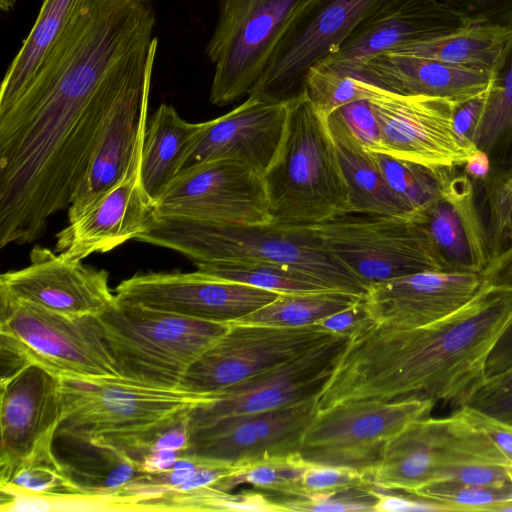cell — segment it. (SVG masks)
Returning <instances> with one entry per match:
<instances>
[{
  "label": "cell",
  "instance_id": "cell-1",
  "mask_svg": "<svg viewBox=\"0 0 512 512\" xmlns=\"http://www.w3.org/2000/svg\"><path fill=\"white\" fill-rule=\"evenodd\" d=\"M149 0H83L17 100L0 112V246L40 238L68 208L121 99L152 74Z\"/></svg>",
  "mask_w": 512,
  "mask_h": 512
},
{
  "label": "cell",
  "instance_id": "cell-2",
  "mask_svg": "<svg viewBox=\"0 0 512 512\" xmlns=\"http://www.w3.org/2000/svg\"><path fill=\"white\" fill-rule=\"evenodd\" d=\"M511 321L512 292L486 284L439 321L414 328L375 322L348 340L317 407L415 394L460 407L486 378L489 353Z\"/></svg>",
  "mask_w": 512,
  "mask_h": 512
},
{
  "label": "cell",
  "instance_id": "cell-3",
  "mask_svg": "<svg viewBox=\"0 0 512 512\" xmlns=\"http://www.w3.org/2000/svg\"><path fill=\"white\" fill-rule=\"evenodd\" d=\"M62 420L57 431L72 442L126 452L141 460L165 431L189 421L216 394L164 389L121 378L60 376Z\"/></svg>",
  "mask_w": 512,
  "mask_h": 512
},
{
  "label": "cell",
  "instance_id": "cell-4",
  "mask_svg": "<svg viewBox=\"0 0 512 512\" xmlns=\"http://www.w3.org/2000/svg\"><path fill=\"white\" fill-rule=\"evenodd\" d=\"M135 240L204 262H273L296 267L328 289L366 296L369 286L330 252L311 226L223 224L155 214Z\"/></svg>",
  "mask_w": 512,
  "mask_h": 512
},
{
  "label": "cell",
  "instance_id": "cell-5",
  "mask_svg": "<svg viewBox=\"0 0 512 512\" xmlns=\"http://www.w3.org/2000/svg\"><path fill=\"white\" fill-rule=\"evenodd\" d=\"M263 179L274 224L311 226L351 213L326 118L305 92L287 102L282 139Z\"/></svg>",
  "mask_w": 512,
  "mask_h": 512
},
{
  "label": "cell",
  "instance_id": "cell-6",
  "mask_svg": "<svg viewBox=\"0 0 512 512\" xmlns=\"http://www.w3.org/2000/svg\"><path fill=\"white\" fill-rule=\"evenodd\" d=\"M121 379L177 389L188 368L230 327L118 300L95 316Z\"/></svg>",
  "mask_w": 512,
  "mask_h": 512
},
{
  "label": "cell",
  "instance_id": "cell-7",
  "mask_svg": "<svg viewBox=\"0 0 512 512\" xmlns=\"http://www.w3.org/2000/svg\"><path fill=\"white\" fill-rule=\"evenodd\" d=\"M466 464L509 466L471 410L461 406L448 417L410 423L386 444L365 475L377 490L413 495L438 481L445 469Z\"/></svg>",
  "mask_w": 512,
  "mask_h": 512
},
{
  "label": "cell",
  "instance_id": "cell-8",
  "mask_svg": "<svg viewBox=\"0 0 512 512\" xmlns=\"http://www.w3.org/2000/svg\"><path fill=\"white\" fill-rule=\"evenodd\" d=\"M310 0H219L206 45L214 66L210 102L225 106L249 94L295 15Z\"/></svg>",
  "mask_w": 512,
  "mask_h": 512
},
{
  "label": "cell",
  "instance_id": "cell-9",
  "mask_svg": "<svg viewBox=\"0 0 512 512\" xmlns=\"http://www.w3.org/2000/svg\"><path fill=\"white\" fill-rule=\"evenodd\" d=\"M437 402L415 394L393 400H349L317 410L299 449L310 463L349 467L366 474L386 444Z\"/></svg>",
  "mask_w": 512,
  "mask_h": 512
},
{
  "label": "cell",
  "instance_id": "cell-10",
  "mask_svg": "<svg viewBox=\"0 0 512 512\" xmlns=\"http://www.w3.org/2000/svg\"><path fill=\"white\" fill-rule=\"evenodd\" d=\"M311 227L369 287L417 272L447 271L429 232L414 218L348 213Z\"/></svg>",
  "mask_w": 512,
  "mask_h": 512
},
{
  "label": "cell",
  "instance_id": "cell-11",
  "mask_svg": "<svg viewBox=\"0 0 512 512\" xmlns=\"http://www.w3.org/2000/svg\"><path fill=\"white\" fill-rule=\"evenodd\" d=\"M0 333L60 376L120 378L95 316H68L0 291Z\"/></svg>",
  "mask_w": 512,
  "mask_h": 512
},
{
  "label": "cell",
  "instance_id": "cell-12",
  "mask_svg": "<svg viewBox=\"0 0 512 512\" xmlns=\"http://www.w3.org/2000/svg\"><path fill=\"white\" fill-rule=\"evenodd\" d=\"M388 1L310 0L289 23L248 96L270 102L297 97L309 69L336 53L363 20Z\"/></svg>",
  "mask_w": 512,
  "mask_h": 512
},
{
  "label": "cell",
  "instance_id": "cell-13",
  "mask_svg": "<svg viewBox=\"0 0 512 512\" xmlns=\"http://www.w3.org/2000/svg\"><path fill=\"white\" fill-rule=\"evenodd\" d=\"M337 336L317 325L231 323L187 370L178 389L211 394L283 364Z\"/></svg>",
  "mask_w": 512,
  "mask_h": 512
},
{
  "label": "cell",
  "instance_id": "cell-14",
  "mask_svg": "<svg viewBox=\"0 0 512 512\" xmlns=\"http://www.w3.org/2000/svg\"><path fill=\"white\" fill-rule=\"evenodd\" d=\"M369 103L380 133V149L429 168H456L477 150L459 139L455 105L447 99L404 95L368 83Z\"/></svg>",
  "mask_w": 512,
  "mask_h": 512
},
{
  "label": "cell",
  "instance_id": "cell-15",
  "mask_svg": "<svg viewBox=\"0 0 512 512\" xmlns=\"http://www.w3.org/2000/svg\"><path fill=\"white\" fill-rule=\"evenodd\" d=\"M156 214L223 224L272 223L263 175L235 160L181 171L156 202Z\"/></svg>",
  "mask_w": 512,
  "mask_h": 512
},
{
  "label": "cell",
  "instance_id": "cell-16",
  "mask_svg": "<svg viewBox=\"0 0 512 512\" xmlns=\"http://www.w3.org/2000/svg\"><path fill=\"white\" fill-rule=\"evenodd\" d=\"M115 296L126 303L202 321L235 323L275 300L279 293L195 272H150L120 282Z\"/></svg>",
  "mask_w": 512,
  "mask_h": 512
},
{
  "label": "cell",
  "instance_id": "cell-17",
  "mask_svg": "<svg viewBox=\"0 0 512 512\" xmlns=\"http://www.w3.org/2000/svg\"><path fill=\"white\" fill-rule=\"evenodd\" d=\"M349 338L337 335L297 357L216 392L195 408L189 429L224 417L265 412L319 397Z\"/></svg>",
  "mask_w": 512,
  "mask_h": 512
},
{
  "label": "cell",
  "instance_id": "cell-18",
  "mask_svg": "<svg viewBox=\"0 0 512 512\" xmlns=\"http://www.w3.org/2000/svg\"><path fill=\"white\" fill-rule=\"evenodd\" d=\"M62 420L60 375L32 363L1 383L0 483L53 451Z\"/></svg>",
  "mask_w": 512,
  "mask_h": 512
},
{
  "label": "cell",
  "instance_id": "cell-19",
  "mask_svg": "<svg viewBox=\"0 0 512 512\" xmlns=\"http://www.w3.org/2000/svg\"><path fill=\"white\" fill-rule=\"evenodd\" d=\"M317 404L318 397L191 428L188 446L179 456L243 467L263 458L299 452L304 432L318 410Z\"/></svg>",
  "mask_w": 512,
  "mask_h": 512
},
{
  "label": "cell",
  "instance_id": "cell-20",
  "mask_svg": "<svg viewBox=\"0 0 512 512\" xmlns=\"http://www.w3.org/2000/svg\"><path fill=\"white\" fill-rule=\"evenodd\" d=\"M0 291L68 316H96L116 299L106 270L40 246L31 250L28 266L0 276Z\"/></svg>",
  "mask_w": 512,
  "mask_h": 512
},
{
  "label": "cell",
  "instance_id": "cell-21",
  "mask_svg": "<svg viewBox=\"0 0 512 512\" xmlns=\"http://www.w3.org/2000/svg\"><path fill=\"white\" fill-rule=\"evenodd\" d=\"M485 285L475 272L422 271L371 284L365 299L376 323L414 328L460 310Z\"/></svg>",
  "mask_w": 512,
  "mask_h": 512
},
{
  "label": "cell",
  "instance_id": "cell-22",
  "mask_svg": "<svg viewBox=\"0 0 512 512\" xmlns=\"http://www.w3.org/2000/svg\"><path fill=\"white\" fill-rule=\"evenodd\" d=\"M465 26L437 0H389L321 63L357 76L359 68L376 55L444 36Z\"/></svg>",
  "mask_w": 512,
  "mask_h": 512
},
{
  "label": "cell",
  "instance_id": "cell-23",
  "mask_svg": "<svg viewBox=\"0 0 512 512\" xmlns=\"http://www.w3.org/2000/svg\"><path fill=\"white\" fill-rule=\"evenodd\" d=\"M141 160V159H140ZM156 213V203L140 180V161L112 189L56 235V252L82 261L108 252L143 233Z\"/></svg>",
  "mask_w": 512,
  "mask_h": 512
},
{
  "label": "cell",
  "instance_id": "cell-24",
  "mask_svg": "<svg viewBox=\"0 0 512 512\" xmlns=\"http://www.w3.org/2000/svg\"><path fill=\"white\" fill-rule=\"evenodd\" d=\"M286 117L287 102L248 96L228 113L202 122L181 171L204 162L235 160L263 175L279 148Z\"/></svg>",
  "mask_w": 512,
  "mask_h": 512
},
{
  "label": "cell",
  "instance_id": "cell-25",
  "mask_svg": "<svg viewBox=\"0 0 512 512\" xmlns=\"http://www.w3.org/2000/svg\"><path fill=\"white\" fill-rule=\"evenodd\" d=\"M418 221L427 229L447 271L482 274L492 260L488 227L475 198L473 180L443 168L440 197Z\"/></svg>",
  "mask_w": 512,
  "mask_h": 512
},
{
  "label": "cell",
  "instance_id": "cell-26",
  "mask_svg": "<svg viewBox=\"0 0 512 512\" xmlns=\"http://www.w3.org/2000/svg\"><path fill=\"white\" fill-rule=\"evenodd\" d=\"M151 79L152 74L130 89L115 108L68 207L69 221L85 212L140 161Z\"/></svg>",
  "mask_w": 512,
  "mask_h": 512
},
{
  "label": "cell",
  "instance_id": "cell-27",
  "mask_svg": "<svg viewBox=\"0 0 512 512\" xmlns=\"http://www.w3.org/2000/svg\"><path fill=\"white\" fill-rule=\"evenodd\" d=\"M357 76L393 93L439 97L457 105L485 93L493 72L385 52L367 60Z\"/></svg>",
  "mask_w": 512,
  "mask_h": 512
},
{
  "label": "cell",
  "instance_id": "cell-28",
  "mask_svg": "<svg viewBox=\"0 0 512 512\" xmlns=\"http://www.w3.org/2000/svg\"><path fill=\"white\" fill-rule=\"evenodd\" d=\"M201 129L202 122H187L171 105L154 112L144 136L140 180L155 203L181 172Z\"/></svg>",
  "mask_w": 512,
  "mask_h": 512
},
{
  "label": "cell",
  "instance_id": "cell-29",
  "mask_svg": "<svg viewBox=\"0 0 512 512\" xmlns=\"http://www.w3.org/2000/svg\"><path fill=\"white\" fill-rule=\"evenodd\" d=\"M325 118L348 185L351 213L416 219L390 189L371 151L334 115L329 114Z\"/></svg>",
  "mask_w": 512,
  "mask_h": 512
},
{
  "label": "cell",
  "instance_id": "cell-30",
  "mask_svg": "<svg viewBox=\"0 0 512 512\" xmlns=\"http://www.w3.org/2000/svg\"><path fill=\"white\" fill-rule=\"evenodd\" d=\"M83 0H43L37 19L12 60L0 88V112L24 91L62 37Z\"/></svg>",
  "mask_w": 512,
  "mask_h": 512
},
{
  "label": "cell",
  "instance_id": "cell-31",
  "mask_svg": "<svg viewBox=\"0 0 512 512\" xmlns=\"http://www.w3.org/2000/svg\"><path fill=\"white\" fill-rule=\"evenodd\" d=\"M511 33L512 29L465 26L450 34L388 52L493 72Z\"/></svg>",
  "mask_w": 512,
  "mask_h": 512
},
{
  "label": "cell",
  "instance_id": "cell-32",
  "mask_svg": "<svg viewBox=\"0 0 512 512\" xmlns=\"http://www.w3.org/2000/svg\"><path fill=\"white\" fill-rule=\"evenodd\" d=\"M84 444L88 447L87 452L61 462L83 493L120 496L125 488L146 474L140 460L126 452Z\"/></svg>",
  "mask_w": 512,
  "mask_h": 512
},
{
  "label": "cell",
  "instance_id": "cell-33",
  "mask_svg": "<svg viewBox=\"0 0 512 512\" xmlns=\"http://www.w3.org/2000/svg\"><path fill=\"white\" fill-rule=\"evenodd\" d=\"M360 298L362 297L338 290L279 294L269 304L235 323L279 327L309 326L352 306Z\"/></svg>",
  "mask_w": 512,
  "mask_h": 512
},
{
  "label": "cell",
  "instance_id": "cell-34",
  "mask_svg": "<svg viewBox=\"0 0 512 512\" xmlns=\"http://www.w3.org/2000/svg\"><path fill=\"white\" fill-rule=\"evenodd\" d=\"M195 266L210 276L279 294L330 290L310 274L281 263L218 261L196 263Z\"/></svg>",
  "mask_w": 512,
  "mask_h": 512
},
{
  "label": "cell",
  "instance_id": "cell-35",
  "mask_svg": "<svg viewBox=\"0 0 512 512\" xmlns=\"http://www.w3.org/2000/svg\"><path fill=\"white\" fill-rule=\"evenodd\" d=\"M371 155L392 192L417 220L440 197L443 168H429L379 151H371Z\"/></svg>",
  "mask_w": 512,
  "mask_h": 512
},
{
  "label": "cell",
  "instance_id": "cell-36",
  "mask_svg": "<svg viewBox=\"0 0 512 512\" xmlns=\"http://www.w3.org/2000/svg\"><path fill=\"white\" fill-rule=\"evenodd\" d=\"M308 465L299 452L275 455L244 465L212 488L227 492L249 484L285 497H301V480Z\"/></svg>",
  "mask_w": 512,
  "mask_h": 512
},
{
  "label": "cell",
  "instance_id": "cell-37",
  "mask_svg": "<svg viewBox=\"0 0 512 512\" xmlns=\"http://www.w3.org/2000/svg\"><path fill=\"white\" fill-rule=\"evenodd\" d=\"M512 135V33L493 71L476 147L490 154Z\"/></svg>",
  "mask_w": 512,
  "mask_h": 512
},
{
  "label": "cell",
  "instance_id": "cell-38",
  "mask_svg": "<svg viewBox=\"0 0 512 512\" xmlns=\"http://www.w3.org/2000/svg\"><path fill=\"white\" fill-rule=\"evenodd\" d=\"M303 92L324 117L343 105L369 98L367 82L325 63L309 69Z\"/></svg>",
  "mask_w": 512,
  "mask_h": 512
},
{
  "label": "cell",
  "instance_id": "cell-39",
  "mask_svg": "<svg viewBox=\"0 0 512 512\" xmlns=\"http://www.w3.org/2000/svg\"><path fill=\"white\" fill-rule=\"evenodd\" d=\"M1 492L39 495L83 493L53 451L37 456L1 484Z\"/></svg>",
  "mask_w": 512,
  "mask_h": 512
},
{
  "label": "cell",
  "instance_id": "cell-40",
  "mask_svg": "<svg viewBox=\"0 0 512 512\" xmlns=\"http://www.w3.org/2000/svg\"><path fill=\"white\" fill-rule=\"evenodd\" d=\"M414 496L441 503L451 511H494L512 500V485L482 487L453 481H435L418 489Z\"/></svg>",
  "mask_w": 512,
  "mask_h": 512
},
{
  "label": "cell",
  "instance_id": "cell-41",
  "mask_svg": "<svg viewBox=\"0 0 512 512\" xmlns=\"http://www.w3.org/2000/svg\"><path fill=\"white\" fill-rule=\"evenodd\" d=\"M483 187L489 211L487 227L494 257L512 244V163L503 170L490 172Z\"/></svg>",
  "mask_w": 512,
  "mask_h": 512
},
{
  "label": "cell",
  "instance_id": "cell-42",
  "mask_svg": "<svg viewBox=\"0 0 512 512\" xmlns=\"http://www.w3.org/2000/svg\"><path fill=\"white\" fill-rule=\"evenodd\" d=\"M461 406L512 427V367L485 378Z\"/></svg>",
  "mask_w": 512,
  "mask_h": 512
},
{
  "label": "cell",
  "instance_id": "cell-43",
  "mask_svg": "<svg viewBox=\"0 0 512 512\" xmlns=\"http://www.w3.org/2000/svg\"><path fill=\"white\" fill-rule=\"evenodd\" d=\"M277 501L288 511H374L377 494L373 486H366L318 497H286Z\"/></svg>",
  "mask_w": 512,
  "mask_h": 512
},
{
  "label": "cell",
  "instance_id": "cell-44",
  "mask_svg": "<svg viewBox=\"0 0 512 512\" xmlns=\"http://www.w3.org/2000/svg\"><path fill=\"white\" fill-rule=\"evenodd\" d=\"M366 486L372 485L358 470L309 462L301 480V497H318Z\"/></svg>",
  "mask_w": 512,
  "mask_h": 512
},
{
  "label": "cell",
  "instance_id": "cell-45",
  "mask_svg": "<svg viewBox=\"0 0 512 512\" xmlns=\"http://www.w3.org/2000/svg\"><path fill=\"white\" fill-rule=\"evenodd\" d=\"M467 26L512 29V0H437Z\"/></svg>",
  "mask_w": 512,
  "mask_h": 512
},
{
  "label": "cell",
  "instance_id": "cell-46",
  "mask_svg": "<svg viewBox=\"0 0 512 512\" xmlns=\"http://www.w3.org/2000/svg\"><path fill=\"white\" fill-rule=\"evenodd\" d=\"M195 510L205 511H261L284 512L288 511L277 500H272L264 494L252 490H245L230 495L225 491L213 490L202 496L195 505Z\"/></svg>",
  "mask_w": 512,
  "mask_h": 512
},
{
  "label": "cell",
  "instance_id": "cell-47",
  "mask_svg": "<svg viewBox=\"0 0 512 512\" xmlns=\"http://www.w3.org/2000/svg\"><path fill=\"white\" fill-rule=\"evenodd\" d=\"M330 114L334 115L366 149L379 151V128L368 99L348 103Z\"/></svg>",
  "mask_w": 512,
  "mask_h": 512
},
{
  "label": "cell",
  "instance_id": "cell-48",
  "mask_svg": "<svg viewBox=\"0 0 512 512\" xmlns=\"http://www.w3.org/2000/svg\"><path fill=\"white\" fill-rule=\"evenodd\" d=\"M447 480L482 487L512 485L508 466L496 464H466L447 468L438 481Z\"/></svg>",
  "mask_w": 512,
  "mask_h": 512
},
{
  "label": "cell",
  "instance_id": "cell-49",
  "mask_svg": "<svg viewBox=\"0 0 512 512\" xmlns=\"http://www.w3.org/2000/svg\"><path fill=\"white\" fill-rule=\"evenodd\" d=\"M374 323L375 320L370 313L364 296L352 306L323 318L314 325L350 339Z\"/></svg>",
  "mask_w": 512,
  "mask_h": 512
},
{
  "label": "cell",
  "instance_id": "cell-50",
  "mask_svg": "<svg viewBox=\"0 0 512 512\" xmlns=\"http://www.w3.org/2000/svg\"><path fill=\"white\" fill-rule=\"evenodd\" d=\"M488 90L483 94L455 105L453 111V126L457 136L461 141L475 148H477L476 137L484 112Z\"/></svg>",
  "mask_w": 512,
  "mask_h": 512
},
{
  "label": "cell",
  "instance_id": "cell-51",
  "mask_svg": "<svg viewBox=\"0 0 512 512\" xmlns=\"http://www.w3.org/2000/svg\"><path fill=\"white\" fill-rule=\"evenodd\" d=\"M377 502L375 512H404V511H451L441 503L420 498L388 494L376 489Z\"/></svg>",
  "mask_w": 512,
  "mask_h": 512
},
{
  "label": "cell",
  "instance_id": "cell-52",
  "mask_svg": "<svg viewBox=\"0 0 512 512\" xmlns=\"http://www.w3.org/2000/svg\"><path fill=\"white\" fill-rule=\"evenodd\" d=\"M481 276L487 285L512 292V244L492 258Z\"/></svg>",
  "mask_w": 512,
  "mask_h": 512
},
{
  "label": "cell",
  "instance_id": "cell-53",
  "mask_svg": "<svg viewBox=\"0 0 512 512\" xmlns=\"http://www.w3.org/2000/svg\"><path fill=\"white\" fill-rule=\"evenodd\" d=\"M512 367V321L495 342L486 361V378Z\"/></svg>",
  "mask_w": 512,
  "mask_h": 512
},
{
  "label": "cell",
  "instance_id": "cell-54",
  "mask_svg": "<svg viewBox=\"0 0 512 512\" xmlns=\"http://www.w3.org/2000/svg\"><path fill=\"white\" fill-rule=\"evenodd\" d=\"M469 410H471L477 423L505 457L509 466H512V427L472 409Z\"/></svg>",
  "mask_w": 512,
  "mask_h": 512
},
{
  "label": "cell",
  "instance_id": "cell-55",
  "mask_svg": "<svg viewBox=\"0 0 512 512\" xmlns=\"http://www.w3.org/2000/svg\"><path fill=\"white\" fill-rule=\"evenodd\" d=\"M188 422L181 423L163 432L157 438L151 450L169 449L177 451L179 455L184 452L189 443Z\"/></svg>",
  "mask_w": 512,
  "mask_h": 512
},
{
  "label": "cell",
  "instance_id": "cell-56",
  "mask_svg": "<svg viewBox=\"0 0 512 512\" xmlns=\"http://www.w3.org/2000/svg\"><path fill=\"white\" fill-rule=\"evenodd\" d=\"M179 457V453L169 449L151 450L141 460L145 473H159L170 470Z\"/></svg>",
  "mask_w": 512,
  "mask_h": 512
},
{
  "label": "cell",
  "instance_id": "cell-57",
  "mask_svg": "<svg viewBox=\"0 0 512 512\" xmlns=\"http://www.w3.org/2000/svg\"><path fill=\"white\" fill-rule=\"evenodd\" d=\"M491 172L489 154L477 149L464 164V173H466L473 181H481L482 183Z\"/></svg>",
  "mask_w": 512,
  "mask_h": 512
},
{
  "label": "cell",
  "instance_id": "cell-58",
  "mask_svg": "<svg viewBox=\"0 0 512 512\" xmlns=\"http://www.w3.org/2000/svg\"><path fill=\"white\" fill-rule=\"evenodd\" d=\"M17 0H0V8L4 12H9L13 9Z\"/></svg>",
  "mask_w": 512,
  "mask_h": 512
},
{
  "label": "cell",
  "instance_id": "cell-59",
  "mask_svg": "<svg viewBox=\"0 0 512 512\" xmlns=\"http://www.w3.org/2000/svg\"><path fill=\"white\" fill-rule=\"evenodd\" d=\"M494 511H498V512L511 511L512 512V500H509V501L499 504L498 506H496Z\"/></svg>",
  "mask_w": 512,
  "mask_h": 512
},
{
  "label": "cell",
  "instance_id": "cell-60",
  "mask_svg": "<svg viewBox=\"0 0 512 512\" xmlns=\"http://www.w3.org/2000/svg\"><path fill=\"white\" fill-rule=\"evenodd\" d=\"M509 476L512 483V466H508Z\"/></svg>",
  "mask_w": 512,
  "mask_h": 512
}]
</instances>
